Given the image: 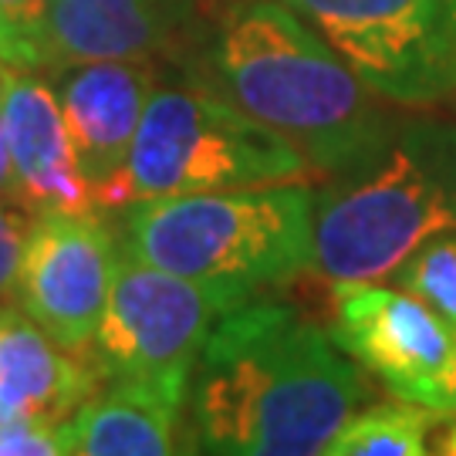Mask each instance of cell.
<instances>
[{"mask_svg":"<svg viewBox=\"0 0 456 456\" xmlns=\"http://www.w3.org/2000/svg\"><path fill=\"white\" fill-rule=\"evenodd\" d=\"M34 213L20 203L0 200V301L14 297L17 277H20V264H24V250L31 240Z\"/></svg>","mask_w":456,"mask_h":456,"instance_id":"17","label":"cell"},{"mask_svg":"<svg viewBox=\"0 0 456 456\" xmlns=\"http://www.w3.org/2000/svg\"><path fill=\"white\" fill-rule=\"evenodd\" d=\"M453 416H456V389H453Z\"/></svg>","mask_w":456,"mask_h":456,"instance_id":"24","label":"cell"},{"mask_svg":"<svg viewBox=\"0 0 456 456\" xmlns=\"http://www.w3.org/2000/svg\"><path fill=\"white\" fill-rule=\"evenodd\" d=\"M0 112L20 203L41 213H95L58 95L34 71H0Z\"/></svg>","mask_w":456,"mask_h":456,"instance_id":"11","label":"cell"},{"mask_svg":"<svg viewBox=\"0 0 456 456\" xmlns=\"http://www.w3.org/2000/svg\"><path fill=\"white\" fill-rule=\"evenodd\" d=\"M210 68L213 92L284 135L314 173H355L399 132L352 65L281 0L220 20Z\"/></svg>","mask_w":456,"mask_h":456,"instance_id":"2","label":"cell"},{"mask_svg":"<svg viewBox=\"0 0 456 456\" xmlns=\"http://www.w3.org/2000/svg\"><path fill=\"white\" fill-rule=\"evenodd\" d=\"M17 419H20V416H17L14 409H11V406H7V403H4V399H0V433H4L7 426H14Z\"/></svg>","mask_w":456,"mask_h":456,"instance_id":"22","label":"cell"},{"mask_svg":"<svg viewBox=\"0 0 456 456\" xmlns=\"http://www.w3.org/2000/svg\"><path fill=\"white\" fill-rule=\"evenodd\" d=\"M429 456H456V426H443L440 436L429 443Z\"/></svg>","mask_w":456,"mask_h":456,"instance_id":"20","label":"cell"},{"mask_svg":"<svg viewBox=\"0 0 456 456\" xmlns=\"http://www.w3.org/2000/svg\"><path fill=\"white\" fill-rule=\"evenodd\" d=\"M362 375L331 331L281 301L227 311L183 399V456H325L362 406Z\"/></svg>","mask_w":456,"mask_h":456,"instance_id":"1","label":"cell"},{"mask_svg":"<svg viewBox=\"0 0 456 456\" xmlns=\"http://www.w3.org/2000/svg\"><path fill=\"white\" fill-rule=\"evenodd\" d=\"M183 395L139 382H105L58 423L61 456H183Z\"/></svg>","mask_w":456,"mask_h":456,"instance_id":"14","label":"cell"},{"mask_svg":"<svg viewBox=\"0 0 456 456\" xmlns=\"http://www.w3.org/2000/svg\"><path fill=\"white\" fill-rule=\"evenodd\" d=\"M247 4H257V0H213L210 4V14L207 17H216V20H227L233 11H240Z\"/></svg>","mask_w":456,"mask_h":456,"instance_id":"21","label":"cell"},{"mask_svg":"<svg viewBox=\"0 0 456 456\" xmlns=\"http://www.w3.org/2000/svg\"><path fill=\"white\" fill-rule=\"evenodd\" d=\"M183 4H186V7H193L196 14L207 17V14H210V4H213V0H183Z\"/></svg>","mask_w":456,"mask_h":456,"instance_id":"23","label":"cell"},{"mask_svg":"<svg viewBox=\"0 0 456 456\" xmlns=\"http://www.w3.org/2000/svg\"><path fill=\"white\" fill-rule=\"evenodd\" d=\"M244 301L247 294L169 274L126 250L88 355L102 382H139L186 399L210 331Z\"/></svg>","mask_w":456,"mask_h":456,"instance_id":"6","label":"cell"},{"mask_svg":"<svg viewBox=\"0 0 456 456\" xmlns=\"http://www.w3.org/2000/svg\"><path fill=\"white\" fill-rule=\"evenodd\" d=\"M193 17L183 0H54L45 20V71L146 61L173 48Z\"/></svg>","mask_w":456,"mask_h":456,"instance_id":"12","label":"cell"},{"mask_svg":"<svg viewBox=\"0 0 456 456\" xmlns=\"http://www.w3.org/2000/svg\"><path fill=\"white\" fill-rule=\"evenodd\" d=\"M331 338L395 399L453 416L456 328L423 297L372 281L335 284Z\"/></svg>","mask_w":456,"mask_h":456,"instance_id":"8","label":"cell"},{"mask_svg":"<svg viewBox=\"0 0 456 456\" xmlns=\"http://www.w3.org/2000/svg\"><path fill=\"white\" fill-rule=\"evenodd\" d=\"M395 281L456 328V230H443L416 247L395 267Z\"/></svg>","mask_w":456,"mask_h":456,"instance_id":"16","label":"cell"},{"mask_svg":"<svg viewBox=\"0 0 456 456\" xmlns=\"http://www.w3.org/2000/svg\"><path fill=\"white\" fill-rule=\"evenodd\" d=\"M102 386L88 352H68L28 311L0 305V399L20 419L65 423Z\"/></svg>","mask_w":456,"mask_h":456,"instance_id":"13","label":"cell"},{"mask_svg":"<svg viewBox=\"0 0 456 456\" xmlns=\"http://www.w3.org/2000/svg\"><path fill=\"white\" fill-rule=\"evenodd\" d=\"M440 412L412 403H382L352 416L325 456H429V429Z\"/></svg>","mask_w":456,"mask_h":456,"instance_id":"15","label":"cell"},{"mask_svg":"<svg viewBox=\"0 0 456 456\" xmlns=\"http://www.w3.org/2000/svg\"><path fill=\"white\" fill-rule=\"evenodd\" d=\"M118 257L95 213H41L17 277V305L61 348L88 352L109 308Z\"/></svg>","mask_w":456,"mask_h":456,"instance_id":"9","label":"cell"},{"mask_svg":"<svg viewBox=\"0 0 456 456\" xmlns=\"http://www.w3.org/2000/svg\"><path fill=\"white\" fill-rule=\"evenodd\" d=\"M0 200L20 203V186H17L14 159H11V146H7V129H4V112H0ZM24 207V203H20Z\"/></svg>","mask_w":456,"mask_h":456,"instance_id":"19","label":"cell"},{"mask_svg":"<svg viewBox=\"0 0 456 456\" xmlns=\"http://www.w3.org/2000/svg\"><path fill=\"white\" fill-rule=\"evenodd\" d=\"M379 98L433 105L456 95V0H281Z\"/></svg>","mask_w":456,"mask_h":456,"instance_id":"7","label":"cell"},{"mask_svg":"<svg viewBox=\"0 0 456 456\" xmlns=\"http://www.w3.org/2000/svg\"><path fill=\"white\" fill-rule=\"evenodd\" d=\"M314 173L297 149L213 88H156L129 156V196L213 193Z\"/></svg>","mask_w":456,"mask_h":456,"instance_id":"5","label":"cell"},{"mask_svg":"<svg viewBox=\"0 0 456 456\" xmlns=\"http://www.w3.org/2000/svg\"><path fill=\"white\" fill-rule=\"evenodd\" d=\"M0 456H61L58 429L34 419H17L0 433Z\"/></svg>","mask_w":456,"mask_h":456,"instance_id":"18","label":"cell"},{"mask_svg":"<svg viewBox=\"0 0 456 456\" xmlns=\"http://www.w3.org/2000/svg\"><path fill=\"white\" fill-rule=\"evenodd\" d=\"M126 250L169 274L257 297L314 261V190L271 183L135 200L126 210Z\"/></svg>","mask_w":456,"mask_h":456,"instance_id":"3","label":"cell"},{"mask_svg":"<svg viewBox=\"0 0 456 456\" xmlns=\"http://www.w3.org/2000/svg\"><path fill=\"white\" fill-rule=\"evenodd\" d=\"M152 92L156 78L139 61H85L58 71L54 95L98 210L132 203L129 156Z\"/></svg>","mask_w":456,"mask_h":456,"instance_id":"10","label":"cell"},{"mask_svg":"<svg viewBox=\"0 0 456 456\" xmlns=\"http://www.w3.org/2000/svg\"><path fill=\"white\" fill-rule=\"evenodd\" d=\"M443 230H456V126L419 118L314 193L311 271L331 284L379 281Z\"/></svg>","mask_w":456,"mask_h":456,"instance_id":"4","label":"cell"}]
</instances>
